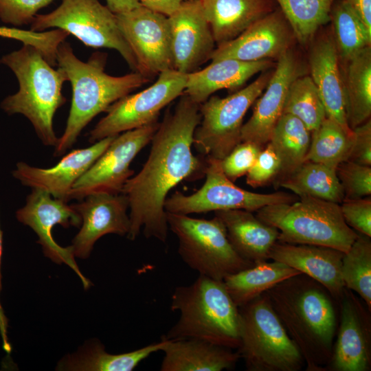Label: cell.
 <instances>
[{"label": "cell", "instance_id": "obj_1", "mask_svg": "<svg viewBox=\"0 0 371 371\" xmlns=\"http://www.w3.org/2000/svg\"><path fill=\"white\" fill-rule=\"evenodd\" d=\"M200 104L183 93L175 109H168L154 133L148 157L140 171L124 183L128 201L130 229L135 240L142 229L146 238L165 243L168 231L164 203L168 192L205 166L192 151L201 120Z\"/></svg>", "mask_w": 371, "mask_h": 371}, {"label": "cell", "instance_id": "obj_2", "mask_svg": "<svg viewBox=\"0 0 371 371\" xmlns=\"http://www.w3.org/2000/svg\"><path fill=\"white\" fill-rule=\"evenodd\" d=\"M300 350L306 371H325L338 326L335 300L320 283L300 273L265 292Z\"/></svg>", "mask_w": 371, "mask_h": 371}, {"label": "cell", "instance_id": "obj_3", "mask_svg": "<svg viewBox=\"0 0 371 371\" xmlns=\"http://www.w3.org/2000/svg\"><path fill=\"white\" fill-rule=\"evenodd\" d=\"M106 60L107 54L98 52L84 62L75 55L69 43L65 41L58 46L57 66L71 83L72 98L65 131L54 146L55 157L71 148L96 115L150 81L135 71L120 76L109 75L105 72Z\"/></svg>", "mask_w": 371, "mask_h": 371}, {"label": "cell", "instance_id": "obj_4", "mask_svg": "<svg viewBox=\"0 0 371 371\" xmlns=\"http://www.w3.org/2000/svg\"><path fill=\"white\" fill-rule=\"evenodd\" d=\"M0 63L13 71L19 82L18 91L3 100L1 109L8 115L25 116L41 142L54 147L58 137L53 120L66 102L62 94L67 80L65 72L60 67L55 69L39 50L29 45L3 56Z\"/></svg>", "mask_w": 371, "mask_h": 371}, {"label": "cell", "instance_id": "obj_5", "mask_svg": "<svg viewBox=\"0 0 371 371\" xmlns=\"http://www.w3.org/2000/svg\"><path fill=\"white\" fill-rule=\"evenodd\" d=\"M170 308L178 311L179 317L163 335L166 339L195 338L239 348V308L223 281L199 275L192 284L175 288Z\"/></svg>", "mask_w": 371, "mask_h": 371}, {"label": "cell", "instance_id": "obj_6", "mask_svg": "<svg viewBox=\"0 0 371 371\" xmlns=\"http://www.w3.org/2000/svg\"><path fill=\"white\" fill-rule=\"evenodd\" d=\"M256 216L278 229L280 243L324 246L346 253L358 236L345 222L340 204L310 196L266 205Z\"/></svg>", "mask_w": 371, "mask_h": 371}, {"label": "cell", "instance_id": "obj_7", "mask_svg": "<svg viewBox=\"0 0 371 371\" xmlns=\"http://www.w3.org/2000/svg\"><path fill=\"white\" fill-rule=\"evenodd\" d=\"M239 308L240 346L248 371H299L305 363L265 293Z\"/></svg>", "mask_w": 371, "mask_h": 371}, {"label": "cell", "instance_id": "obj_8", "mask_svg": "<svg viewBox=\"0 0 371 371\" xmlns=\"http://www.w3.org/2000/svg\"><path fill=\"white\" fill-rule=\"evenodd\" d=\"M170 229L177 238L183 262L199 275L222 280L254 265L242 258L230 243L223 221L166 212Z\"/></svg>", "mask_w": 371, "mask_h": 371}, {"label": "cell", "instance_id": "obj_9", "mask_svg": "<svg viewBox=\"0 0 371 371\" xmlns=\"http://www.w3.org/2000/svg\"><path fill=\"white\" fill-rule=\"evenodd\" d=\"M272 73L273 70H266L231 95L210 96L200 104L201 120L193 137V144L200 154L221 160L241 142L244 117L265 90Z\"/></svg>", "mask_w": 371, "mask_h": 371}, {"label": "cell", "instance_id": "obj_10", "mask_svg": "<svg viewBox=\"0 0 371 371\" xmlns=\"http://www.w3.org/2000/svg\"><path fill=\"white\" fill-rule=\"evenodd\" d=\"M49 28L65 30L87 47L115 49L133 71H137L135 56L118 26L116 15L99 0H61L51 12L37 14L30 26L34 32Z\"/></svg>", "mask_w": 371, "mask_h": 371}, {"label": "cell", "instance_id": "obj_11", "mask_svg": "<svg viewBox=\"0 0 371 371\" xmlns=\"http://www.w3.org/2000/svg\"><path fill=\"white\" fill-rule=\"evenodd\" d=\"M204 173L205 183L196 192L186 195L176 192L166 199V212L186 215L227 210L253 212L268 205L290 203L297 200L287 192L263 194L238 187L225 176L218 159L207 157Z\"/></svg>", "mask_w": 371, "mask_h": 371}, {"label": "cell", "instance_id": "obj_12", "mask_svg": "<svg viewBox=\"0 0 371 371\" xmlns=\"http://www.w3.org/2000/svg\"><path fill=\"white\" fill-rule=\"evenodd\" d=\"M186 80L187 74L175 69L162 71L150 87L112 104L90 131L89 141L93 144L157 121L161 111L183 93Z\"/></svg>", "mask_w": 371, "mask_h": 371}, {"label": "cell", "instance_id": "obj_13", "mask_svg": "<svg viewBox=\"0 0 371 371\" xmlns=\"http://www.w3.org/2000/svg\"><path fill=\"white\" fill-rule=\"evenodd\" d=\"M158 121L116 135L105 151L78 179L69 194V201L82 200L100 192L122 193L126 181L133 175L130 165L147 144L159 126Z\"/></svg>", "mask_w": 371, "mask_h": 371}, {"label": "cell", "instance_id": "obj_14", "mask_svg": "<svg viewBox=\"0 0 371 371\" xmlns=\"http://www.w3.org/2000/svg\"><path fill=\"white\" fill-rule=\"evenodd\" d=\"M137 63V71L151 79L174 69L168 17L139 5L115 14Z\"/></svg>", "mask_w": 371, "mask_h": 371}, {"label": "cell", "instance_id": "obj_15", "mask_svg": "<svg viewBox=\"0 0 371 371\" xmlns=\"http://www.w3.org/2000/svg\"><path fill=\"white\" fill-rule=\"evenodd\" d=\"M16 217L36 234L37 243L47 258L56 264L69 267L80 278L85 289L91 286V282L81 273L75 260L71 246L61 247L52 236V229L56 225L65 228L80 226V216L71 205L54 199L44 190L32 189L26 197L25 205L16 212Z\"/></svg>", "mask_w": 371, "mask_h": 371}, {"label": "cell", "instance_id": "obj_16", "mask_svg": "<svg viewBox=\"0 0 371 371\" xmlns=\"http://www.w3.org/2000/svg\"><path fill=\"white\" fill-rule=\"evenodd\" d=\"M337 338L325 371H369L371 368L370 311L346 288L339 301Z\"/></svg>", "mask_w": 371, "mask_h": 371}, {"label": "cell", "instance_id": "obj_17", "mask_svg": "<svg viewBox=\"0 0 371 371\" xmlns=\"http://www.w3.org/2000/svg\"><path fill=\"white\" fill-rule=\"evenodd\" d=\"M168 17L174 69L192 73L210 60L216 43L199 0H185Z\"/></svg>", "mask_w": 371, "mask_h": 371}, {"label": "cell", "instance_id": "obj_18", "mask_svg": "<svg viewBox=\"0 0 371 371\" xmlns=\"http://www.w3.org/2000/svg\"><path fill=\"white\" fill-rule=\"evenodd\" d=\"M292 30L280 10L258 19L236 38L217 45L210 60L226 58L243 61L278 60L291 49L295 40Z\"/></svg>", "mask_w": 371, "mask_h": 371}, {"label": "cell", "instance_id": "obj_19", "mask_svg": "<svg viewBox=\"0 0 371 371\" xmlns=\"http://www.w3.org/2000/svg\"><path fill=\"white\" fill-rule=\"evenodd\" d=\"M71 205L80 216V231L70 245L75 257L86 259L95 242L108 234L127 236L130 229L128 201L122 194H91Z\"/></svg>", "mask_w": 371, "mask_h": 371}, {"label": "cell", "instance_id": "obj_20", "mask_svg": "<svg viewBox=\"0 0 371 371\" xmlns=\"http://www.w3.org/2000/svg\"><path fill=\"white\" fill-rule=\"evenodd\" d=\"M304 69L291 49L278 60L271 76L259 96L252 115L243 124L241 142H250L265 146L272 131L283 114L289 88L297 77L304 75Z\"/></svg>", "mask_w": 371, "mask_h": 371}, {"label": "cell", "instance_id": "obj_21", "mask_svg": "<svg viewBox=\"0 0 371 371\" xmlns=\"http://www.w3.org/2000/svg\"><path fill=\"white\" fill-rule=\"evenodd\" d=\"M115 137L104 138L87 148L73 150L52 168H42L18 162L12 175L24 186L44 190L54 199L67 203L75 183L105 151Z\"/></svg>", "mask_w": 371, "mask_h": 371}, {"label": "cell", "instance_id": "obj_22", "mask_svg": "<svg viewBox=\"0 0 371 371\" xmlns=\"http://www.w3.org/2000/svg\"><path fill=\"white\" fill-rule=\"evenodd\" d=\"M344 254L328 247L277 241L269 259L284 263L316 280L339 302L345 289L341 272Z\"/></svg>", "mask_w": 371, "mask_h": 371}, {"label": "cell", "instance_id": "obj_23", "mask_svg": "<svg viewBox=\"0 0 371 371\" xmlns=\"http://www.w3.org/2000/svg\"><path fill=\"white\" fill-rule=\"evenodd\" d=\"M339 60L333 36H323L310 53V76L319 93L326 117L345 128L351 129L346 121L344 79Z\"/></svg>", "mask_w": 371, "mask_h": 371}, {"label": "cell", "instance_id": "obj_24", "mask_svg": "<svg viewBox=\"0 0 371 371\" xmlns=\"http://www.w3.org/2000/svg\"><path fill=\"white\" fill-rule=\"evenodd\" d=\"M273 66L271 60L249 62L226 58L211 62L205 68L187 74L183 93L201 104L217 91H237L252 76Z\"/></svg>", "mask_w": 371, "mask_h": 371}, {"label": "cell", "instance_id": "obj_25", "mask_svg": "<svg viewBox=\"0 0 371 371\" xmlns=\"http://www.w3.org/2000/svg\"><path fill=\"white\" fill-rule=\"evenodd\" d=\"M161 371H222L233 369L240 355L238 350L195 338L167 339Z\"/></svg>", "mask_w": 371, "mask_h": 371}, {"label": "cell", "instance_id": "obj_26", "mask_svg": "<svg viewBox=\"0 0 371 371\" xmlns=\"http://www.w3.org/2000/svg\"><path fill=\"white\" fill-rule=\"evenodd\" d=\"M214 213L223 221L230 243L242 258L254 265L269 259V251L278 241L277 228L245 210H221Z\"/></svg>", "mask_w": 371, "mask_h": 371}, {"label": "cell", "instance_id": "obj_27", "mask_svg": "<svg viewBox=\"0 0 371 371\" xmlns=\"http://www.w3.org/2000/svg\"><path fill=\"white\" fill-rule=\"evenodd\" d=\"M217 45L275 10L274 0H199Z\"/></svg>", "mask_w": 371, "mask_h": 371}, {"label": "cell", "instance_id": "obj_28", "mask_svg": "<svg viewBox=\"0 0 371 371\" xmlns=\"http://www.w3.org/2000/svg\"><path fill=\"white\" fill-rule=\"evenodd\" d=\"M165 339L137 350L120 354H111L105 350L98 340L91 341L75 353L63 357L56 367L57 370L69 371H131L150 355L161 351Z\"/></svg>", "mask_w": 371, "mask_h": 371}, {"label": "cell", "instance_id": "obj_29", "mask_svg": "<svg viewBox=\"0 0 371 371\" xmlns=\"http://www.w3.org/2000/svg\"><path fill=\"white\" fill-rule=\"evenodd\" d=\"M343 75L346 121L352 130L370 119L371 46H368L346 62Z\"/></svg>", "mask_w": 371, "mask_h": 371}, {"label": "cell", "instance_id": "obj_30", "mask_svg": "<svg viewBox=\"0 0 371 371\" xmlns=\"http://www.w3.org/2000/svg\"><path fill=\"white\" fill-rule=\"evenodd\" d=\"M300 273L284 263L265 261L228 276L223 282L233 301L240 307L285 279Z\"/></svg>", "mask_w": 371, "mask_h": 371}, {"label": "cell", "instance_id": "obj_31", "mask_svg": "<svg viewBox=\"0 0 371 371\" xmlns=\"http://www.w3.org/2000/svg\"><path fill=\"white\" fill-rule=\"evenodd\" d=\"M311 139V132L300 120L287 113L281 115L268 142L280 161L277 183L305 161Z\"/></svg>", "mask_w": 371, "mask_h": 371}, {"label": "cell", "instance_id": "obj_32", "mask_svg": "<svg viewBox=\"0 0 371 371\" xmlns=\"http://www.w3.org/2000/svg\"><path fill=\"white\" fill-rule=\"evenodd\" d=\"M277 184L299 196H310L338 204L344 199L336 170L320 163L306 161Z\"/></svg>", "mask_w": 371, "mask_h": 371}, {"label": "cell", "instance_id": "obj_33", "mask_svg": "<svg viewBox=\"0 0 371 371\" xmlns=\"http://www.w3.org/2000/svg\"><path fill=\"white\" fill-rule=\"evenodd\" d=\"M353 141V131L326 117L311 132V144L306 161L320 163L335 170L347 161Z\"/></svg>", "mask_w": 371, "mask_h": 371}, {"label": "cell", "instance_id": "obj_34", "mask_svg": "<svg viewBox=\"0 0 371 371\" xmlns=\"http://www.w3.org/2000/svg\"><path fill=\"white\" fill-rule=\"evenodd\" d=\"M289 23L295 40L305 45L330 20L335 0H274Z\"/></svg>", "mask_w": 371, "mask_h": 371}, {"label": "cell", "instance_id": "obj_35", "mask_svg": "<svg viewBox=\"0 0 371 371\" xmlns=\"http://www.w3.org/2000/svg\"><path fill=\"white\" fill-rule=\"evenodd\" d=\"M341 278L345 288L357 293L371 310V240L358 233V236L344 254Z\"/></svg>", "mask_w": 371, "mask_h": 371}, {"label": "cell", "instance_id": "obj_36", "mask_svg": "<svg viewBox=\"0 0 371 371\" xmlns=\"http://www.w3.org/2000/svg\"><path fill=\"white\" fill-rule=\"evenodd\" d=\"M330 20L333 37L340 60L346 63L361 49L371 46V33L345 0L333 5Z\"/></svg>", "mask_w": 371, "mask_h": 371}, {"label": "cell", "instance_id": "obj_37", "mask_svg": "<svg viewBox=\"0 0 371 371\" xmlns=\"http://www.w3.org/2000/svg\"><path fill=\"white\" fill-rule=\"evenodd\" d=\"M283 113L297 117L311 132L326 117L321 96L310 76H300L292 82L287 92Z\"/></svg>", "mask_w": 371, "mask_h": 371}, {"label": "cell", "instance_id": "obj_38", "mask_svg": "<svg viewBox=\"0 0 371 371\" xmlns=\"http://www.w3.org/2000/svg\"><path fill=\"white\" fill-rule=\"evenodd\" d=\"M0 36L34 47L50 63L55 61L58 47L66 38L65 32L59 29L34 32L5 26H0Z\"/></svg>", "mask_w": 371, "mask_h": 371}, {"label": "cell", "instance_id": "obj_39", "mask_svg": "<svg viewBox=\"0 0 371 371\" xmlns=\"http://www.w3.org/2000/svg\"><path fill=\"white\" fill-rule=\"evenodd\" d=\"M336 173L344 190V199L370 196L371 166L345 161L337 166Z\"/></svg>", "mask_w": 371, "mask_h": 371}, {"label": "cell", "instance_id": "obj_40", "mask_svg": "<svg viewBox=\"0 0 371 371\" xmlns=\"http://www.w3.org/2000/svg\"><path fill=\"white\" fill-rule=\"evenodd\" d=\"M263 146L250 142H241L221 160L225 176L234 182L246 175L254 164Z\"/></svg>", "mask_w": 371, "mask_h": 371}, {"label": "cell", "instance_id": "obj_41", "mask_svg": "<svg viewBox=\"0 0 371 371\" xmlns=\"http://www.w3.org/2000/svg\"><path fill=\"white\" fill-rule=\"evenodd\" d=\"M55 0H0V20L14 27L33 22L37 12Z\"/></svg>", "mask_w": 371, "mask_h": 371}, {"label": "cell", "instance_id": "obj_42", "mask_svg": "<svg viewBox=\"0 0 371 371\" xmlns=\"http://www.w3.org/2000/svg\"><path fill=\"white\" fill-rule=\"evenodd\" d=\"M280 171V159L271 146L267 143L246 175V183L254 188L265 186L276 180Z\"/></svg>", "mask_w": 371, "mask_h": 371}, {"label": "cell", "instance_id": "obj_43", "mask_svg": "<svg viewBox=\"0 0 371 371\" xmlns=\"http://www.w3.org/2000/svg\"><path fill=\"white\" fill-rule=\"evenodd\" d=\"M341 212L346 224L358 233L371 237V198L344 199Z\"/></svg>", "mask_w": 371, "mask_h": 371}, {"label": "cell", "instance_id": "obj_44", "mask_svg": "<svg viewBox=\"0 0 371 371\" xmlns=\"http://www.w3.org/2000/svg\"><path fill=\"white\" fill-rule=\"evenodd\" d=\"M353 131V141L347 161L371 166V120Z\"/></svg>", "mask_w": 371, "mask_h": 371}, {"label": "cell", "instance_id": "obj_45", "mask_svg": "<svg viewBox=\"0 0 371 371\" xmlns=\"http://www.w3.org/2000/svg\"><path fill=\"white\" fill-rule=\"evenodd\" d=\"M349 7L371 33V0H345Z\"/></svg>", "mask_w": 371, "mask_h": 371}, {"label": "cell", "instance_id": "obj_46", "mask_svg": "<svg viewBox=\"0 0 371 371\" xmlns=\"http://www.w3.org/2000/svg\"><path fill=\"white\" fill-rule=\"evenodd\" d=\"M185 0H138L139 3L167 16L175 11Z\"/></svg>", "mask_w": 371, "mask_h": 371}, {"label": "cell", "instance_id": "obj_47", "mask_svg": "<svg viewBox=\"0 0 371 371\" xmlns=\"http://www.w3.org/2000/svg\"><path fill=\"white\" fill-rule=\"evenodd\" d=\"M3 252V232L1 229L0 224V293L1 291V256ZM8 322L6 316L4 314L3 307L1 304L0 300V335L2 339V347L3 350L10 353L11 352L12 348L10 344L8 336Z\"/></svg>", "mask_w": 371, "mask_h": 371}, {"label": "cell", "instance_id": "obj_48", "mask_svg": "<svg viewBox=\"0 0 371 371\" xmlns=\"http://www.w3.org/2000/svg\"><path fill=\"white\" fill-rule=\"evenodd\" d=\"M106 6L115 14H118L133 10L141 4L138 0H105Z\"/></svg>", "mask_w": 371, "mask_h": 371}]
</instances>
